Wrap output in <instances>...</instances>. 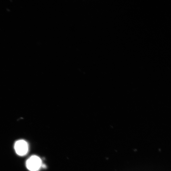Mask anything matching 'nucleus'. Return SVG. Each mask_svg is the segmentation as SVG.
I'll return each mask as SVG.
<instances>
[{"instance_id":"nucleus-1","label":"nucleus","mask_w":171,"mask_h":171,"mask_svg":"<svg viewBox=\"0 0 171 171\" xmlns=\"http://www.w3.org/2000/svg\"><path fill=\"white\" fill-rule=\"evenodd\" d=\"M40 158L36 155L30 157L26 162L27 169L30 171H37L42 166Z\"/></svg>"},{"instance_id":"nucleus-2","label":"nucleus","mask_w":171,"mask_h":171,"mask_svg":"<svg viewBox=\"0 0 171 171\" xmlns=\"http://www.w3.org/2000/svg\"><path fill=\"white\" fill-rule=\"evenodd\" d=\"M14 149L16 153L18 155L25 156L28 152V144L27 142L25 140H18L15 143Z\"/></svg>"}]
</instances>
